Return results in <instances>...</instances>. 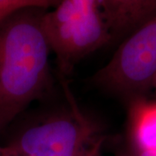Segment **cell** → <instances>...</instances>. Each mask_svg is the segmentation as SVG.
<instances>
[{
    "mask_svg": "<svg viewBox=\"0 0 156 156\" xmlns=\"http://www.w3.org/2000/svg\"><path fill=\"white\" fill-rule=\"evenodd\" d=\"M128 128L136 152L156 153V101L143 97L131 101Z\"/></svg>",
    "mask_w": 156,
    "mask_h": 156,
    "instance_id": "8992f818",
    "label": "cell"
},
{
    "mask_svg": "<svg viewBox=\"0 0 156 156\" xmlns=\"http://www.w3.org/2000/svg\"><path fill=\"white\" fill-rule=\"evenodd\" d=\"M93 156H101V150L99 151V152H97L96 154H94Z\"/></svg>",
    "mask_w": 156,
    "mask_h": 156,
    "instance_id": "8fae6325",
    "label": "cell"
},
{
    "mask_svg": "<svg viewBox=\"0 0 156 156\" xmlns=\"http://www.w3.org/2000/svg\"><path fill=\"white\" fill-rule=\"evenodd\" d=\"M156 78V14L127 36L94 76L95 83L130 101L142 98Z\"/></svg>",
    "mask_w": 156,
    "mask_h": 156,
    "instance_id": "277c9868",
    "label": "cell"
},
{
    "mask_svg": "<svg viewBox=\"0 0 156 156\" xmlns=\"http://www.w3.org/2000/svg\"><path fill=\"white\" fill-rule=\"evenodd\" d=\"M69 107L26 126L11 140L1 143L18 156H93L103 137L98 124L68 95Z\"/></svg>",
    "mask_w": 156,
    "mask_h": 156,
    "instance_id": "7a4b0ae2",
    "label": "cell"
},
{
    "mask_svg": "<svg viewBox=\"0 0 156 156\" xmlns=\"http://www.w3.org/2000/svg\"><path fill=\"white\" fill-rule=\"evenodd\" d=\"M26 8H37L47 11L54 8L60 0H24Z\"/></svg>",
    "mask_w": 156,
    "mask_h": 156,
    "instance_id": "ba28073f",
    "label": "cell"
},
{
    "mask_svg": "<svg viewBox=\"0 0 156 156\" xmlns=\"http://www.w3.org/2000/svg\"><path fill=\"white\" fill-rule=\"evenodd\" d=\"M112 38L126 37L156 14V0H99Z\"/></svg>",
    "mask_w": 156,
    "mask_h": 156,
    "instance_id": "5b68a950",
    "label": "cell"
},
{
    "mask_svg": "<svg viewBox=\"0 0 156 156\" xmlns=\"http://www.w3.org/2000/svg\"><path fill=\"white\" fill-rule=\"evenodd\" d=\"M42 24L64 71L113 39L99 0H60L44 13Z\"/></svg>",
    "mask_w": 156,
    "mask_h": 156,
    "instance_id": "3957f363",
    "label": "cell"
},
{
    "mask_svg": "<svg viewBox=\"0 0 156 156\" xmlns=\"http://www.w3.org/2000/svg\"><path fill=\"white\" fill-rule=\"evenodd\" d=\"M153 89H154L156 90V78L154 80V85H153Z\"/></svg>",
    "mask_w": 156,
    "mask_h": 156,
    "instance_id": "7c38bea8",
    "label": "cell"
},
{
    "mask_svg": "<svg viewBox=\"0 0 156 156\" xmlns=\"http://www.w3.org/2000/svg\"><path fill=\"white\" fill-rule=\"evenodd\" d=\"M0 156H18L14 154H11L9 151H7L2 146H0Z\"/></svg>",
    "mask_w": 156,
    "mask_h": 156,
    "instance_id": "9c48e42d",
    "label": "cell"
},
{
    "mask_svg": "<svg viewBox=\"0 0 156 156\" xmlns=\"http://www.w3.org/2000/svg\"><path fill=\"white\" fill-rule=\"evenodd\" d=\"M45 11L23 8L0 22V142L8 126L48 88L51 49L42 24Z\"/></svg>",
    "mask_w": 156,
    "mask_h": 156,
    "instance_id": "6da1fadb",
    "label": "cell"
},
{
    "mask_svg": "<svg viewBox=\"0 0 156 156\" xmlns=\"http://www.w3.org/2000/svg\"><path fill=\"white\" fill-rule=\"evenodd\" d=\"M26 8L24 0H0V22L14 11Z\"/></svg>",
    "mask_w": 156,
    "mask_h": 156,
    "instance_id": "52a82bcc",
    "label": "cell"
},
{
    "mask_svg": "<svg viewBox=\"0 0 156 156\" xmlns=\"http://www.w3.org/2000/svg\"><path fill=\"white\" fill-rule=\"evenodd\" d=\"M134 156H156V153H147V152H136V151H134Z\"/></svg>",
    "mask_w": 156,
    "mask_h": 156,
    "instance_id": "30bf717a",
    "label": "cell"
}]
</instances>
